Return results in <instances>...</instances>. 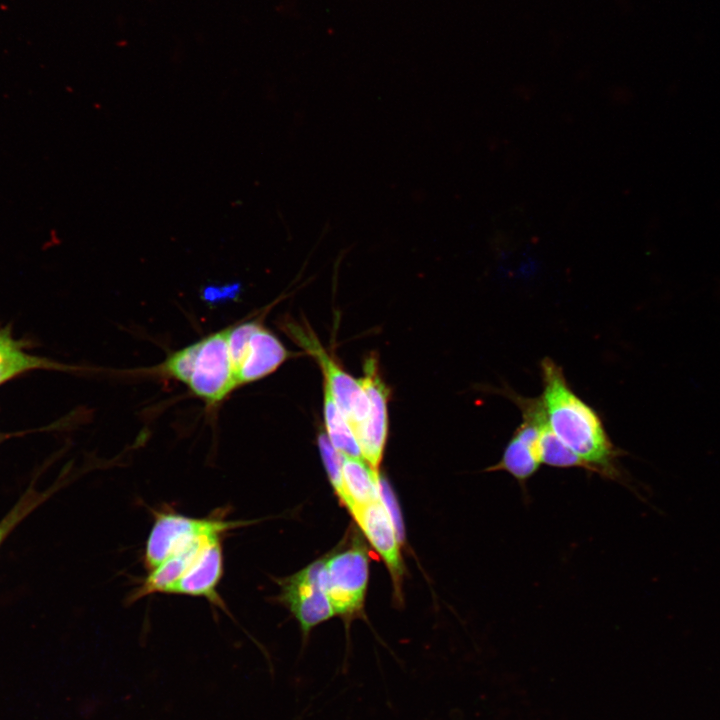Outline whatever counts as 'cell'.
<instances>
[{
	"mask_svg": "<svg viewBox=\"0 0 720 720\" xmlns=\"http://www.w3.org/2000/svg\"><path fill=\"white\" fill-rule=\"evenodd\" d=\"M503 394L513 401L522 413V422L513 432L504 447L501 458L485 471H504L510 474L522 487L526 488L528 480L538 471L540 457V430L530 409L523 402L521 395L505 389Z\"/></svg>",
	"mask_w": 720,
	"mask_h": 720,
	"instance_id": "cell-8",
	"label": "cell"
},
{
	"mask_svg": "<svg viewBox=\"0 0 720 720\" xmlns=\"http://www.w3.org/2000/svg\"><path fill=\"white\" fill-rule=\"evenodd\" d=\"M345 506L353 515L357 510L379 500V476L364 459L342 455Z\"/></svg>",
	"mask_w": 720,
	"mask_h": 720,
	"instance_id": "cell-14",
	"label": "cell"
},
{
	"mask_svg": "<svg viewBox=\"0 0 720 720\" xmlns=\"http://www.w3.org/2000/svg\"><path fill=\"white\" fill-rule=\"evenodd\" d=\"M369 578V558L359 542L325 559V589L335 613L351 615L360 610Z\"/></svg>",
	"mask_w": 720,
	"mask_h": 720,
	"instance_id": "cell-4",
	"label": "cell"
},
{
	"mask_svg": "<svg viewBox=\"0 0 720 720\" xmlns=\"http://www.w3.org/2000/svg\"><path fill=\"white\" fill-rule=\"evenodd\" d=\"M352 516L371 545L383 558L395 585H398L402 575L400 541L380 499L357 510Z\"/></svg>",
	"mask_w": 720,
	"mask_h": 720,
	"instance_id": "cell-11",
	"label": "cell"
},
{
	"mask_svg": "<svg viewBox=\"0 0 720 720\" xmlns=\"http://www.w3.org/2000/svg\"><path fill=\"white\" fill-rule=\"evenodd\" d=\"M237 285L229 284V285H210L207 286L204 289L203 295L207 298V300H215L216 298L223 297V296H233L234 292L238 289Z\"/></svg>",
	"mask_w": 720,
	"mask_h": 720,
	"instance_id": "cell-21",
	"label": "cell"
},
{
	"mask_svg": "<svg viewBox=\"0 0 720 720\" xmlns=\"http://www.w3.org/2000/svg\"><path fill=\"white\" fill-rule=\"evenodd\" d=\"M49 495V492L40 493L29 489L17 502L13 509L0 522V544L13 530V528L33 511Z\"/></svg>",
	"mask_w": 720,
	"mask_h": 720,
	"instance_id": "cell-19",
	"label": "cell"
},
{
	"mask_svg": "<svg viewBox=\"0 0 720 720\" xmlns=\"http://www.w3.org/2000/svg\"><path fill=\"white\" fill-rule=\"evenodd\" d=\"M318 447L329 480L338 497L344 503L345 490L342 474V454L333 447L327 435L322 432L318 435Z\"/></svg>",
	"mask_w": 720,
	"mask_h": 720,
	"instance_id": "cell-17",
	"label": "cell"
},
{
	"mask_svg": "<svg viewBox=\"0 0 720 720\" xmlns=\"http://www.w3.org/2000/svg\"><path fill=\"white\" fill-rule=\"evenodd\" d=\"M290 353L281 341L260 324L252 333L244 357L235 372L237 387L273 373Z\"/></svg>",
	"mask_w": 720,
	"mask_h": 720,
	"instance_id": "cell-10",
	"label": "cell"
},
{
	"mask_svg": "<svg viewBox=\"0 0 720 720\" xmlns=\"http://www.w3.org/2000/svg\"><path fill=\"white\" fill-rule=\"evenodd\" d=\"M323 392V412L328 439L343 456L363 459L354 431L325 382Z\"/></svg>",
	"mask_w": 720,
	"mask_h": 720,
	"instance_id": "cell-15",
	"label": "cell"
},
{
	"mask_svg": "<svg viewBox=\"0 0 720 720\" xmlns=\"http://www.w3.org/2000/svg\"><path fill=\"white\" fill-rule=\"evenodd\" d=\"M223 538L209 541L193 560L171 594L201 597L221 610H226L218 586L224 575Z\"/></svg>",
	"mask_w": 720,
	"mask_h": 720,
	"instance_id": "cell-9",
	"label": "cell"
},
{
	"mask_svg": "<svg viewBox=\"0 0 720 720\" xmlns=\"http://www.w3.org/2000/svg\"><path fill=\"white\" fill-rule=\"evenodd\" d=\"M246 524L228 520L223 513L196 518L169 509L155 511L145 543L144 565L150 570L199 540L224 537L230 530Z\"/></svg>",
	"mask_w": 720,
	"mask_h": 720,
	"instance_id": "cell-2",
	"label": "cell"
},
{
	"mask_svg": "<svg viewBox=\"0 0 720 720\" xmlns=\"http://www.w3.org/2000/svg\"><path fill=\"white\" fill-rule=\"evenodd\" d=\"M216 538L223 537L199 540L150 569L148 575L131 593L129 601H137L153 594H171L174 585L188 569L201 549L209 541Z\"/></svg>",
	"mask_w": 720,
	"mask_h": 720,
	"instance_id": "cell-12",
	"label": "cell"
},
{
	"mask_svg": "<svg viewBox=\"0 0 720 720\" xmlns=\"http://www.w3.org/2000/svg\"><path fill=\"white\" fill-rule=\"evenodd\" d=\"M7 437H9V435L0 433V441Z\"/></svg>",
	"mask_w": 720,
	"mask_h": 720,
	"instance_id": "cell-22",
	"label": "cell"
},
{
	"mask_svg": "<svg viewBox=\"0 0 720 720\" xmlns=\"http://www.w3.org/2000/svg\"><path fill=\"white\" fill-rule=\"evenodd\" d=\"M367 395L369 408L365 421L354 430L363 459L377 470L383 456L388 434V399L390 391L383 382L375 357L364 364V376L359 379Z\"/></svg>",
	"mask_w": 720,
	"mask_h": 720,
	"instance_id": "cell-7",
	"label": "cell"
},
{
	"mask_svg": "<svg viewBox=\"0 0 720 720\" xmlns=\"http://www.w3.org/2000/svg\"><path fill=\"white\" fill-rule=\"evenodd\" d=\"M198 349L199 341L173 352L161 364V373L187 385L193 372Z\"/></svg>",
	"mask_w": 720,
	"mask_h": 720,
	"instance_id": "cell-16",
	"label": "cell"
},
{
	"mask_svg": "<svg viewBox=\"0 0 720 720\" xmlns=\"http://www.w3.org/2000/svg\"><path fill=\"white\" fill-rule=\"evenodd\" d=\"M379 499L386 510L400 542L404 539V526L395 495L385 478L379 476Z\"/></svg>",
	"mask_w": 720,
	"mask_h": 720,
	"instance_id": "cell-20",
	"label": "cell"
},
{
	"mask_svg": "<svg viewBox=\"0 0 720 720\" xmlns=\"http://www.w3.org/2000/svg\"><path fill=\"white\" fill-rule=\"evenodd\" d=\"M540 370V398L552 431L587 464L590 473L626 485L618 462L625 452L613 444L598 412L573 391L553 359H542Z\"/></svg>",
	"mask_w": 720,
	"mask_h": 720,
	"instance_id": "cell-1",
	"label": "cell"
},
{
	"mask_svg": "<svg viewBox=\"0 0 720 720\" xmlns=\"http://www.w3.org/2000/svg\"><path fill=\"white\" fill-rule=\"evenodd\" d=\"M260 324V321L254 319L241 322L226 329L228 350L234 375L244 357L252 333Z\"/></svg>",
	"mask_w": 720,
	"mask_h": 720,
	"instance_id": "cell-18",
	"label": "cell"
},
{
	"mask_svg": "<svg viewBox=\"0 0 720 720\" xmlns=\"http://www.w3.org/2000/svg\"><path fill=\"white\" fill-rule=\"evenodd\" d=\"M280 599L298 620L304 636L336 614L325 589V559L283 581Z\"/></svg>",
	"mask_w": 720,
	"mask_h": 720,
	"instance_id": "cell-6",
	"label": "cell"
},
{
	"mask_svg": "<svg viewBox=\"0 0 720 720\" xmlns=\"http://www.w3.org/2000/svg\"><path fill=\"white\" fill-rule=\"evenodd\" d=\"M25 342L13 337L9 327L0 328V385L32 370H71L53 360L29 354Z\"/></svg>",
	"mask_w": 720,
	"mask_h": 720,
	"instance_id": "cell-13",
	"label": "cell"
},
{
	"mask_svg": "<svg viewBox=\"0 0 720 720\" xmlns=\"http://www.w3.org/2000/svg\"><path fill=\"white\" fill-rule=\"evenodd\" d=\"M285 329L290 337L319 364L341 412L353 431L366 419L369 402L359 379L353 378L341 368L336 360L325 350L317 336L309 327L287 322Z\"/></svg>",
	"mask_w": 720,
	"mask_h": 720,
	"instance_id": "cell-3",
	"label": "cell"
},
{
	"mask_svg": "<svg viewBox=\"0 0 720 720\" xmlns=\"http://www.w3.org/2000/svg\"><path fill=\"white\" fill-rule=\"evenodd\" d=\"M187 386L209 407L222 402L237 388L226 329L199 340L196 361Z\"/></svg>",
	"mask_w": 720,
	"mask_h": 720,
	"instance_id": "cell-5",
	"label": "cell"
}]
</instances>
